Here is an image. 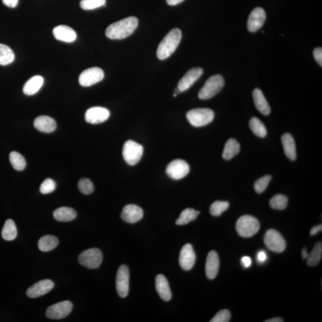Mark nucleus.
I'll return each instance as SVG.
<instances>
[{
	"label": "nucleus",
	"mask_w": 322,
	"mask_h": 322,
	"mask_svg": "<svg viewBox=\"0 0 322 322\" xmlns=\"http://www.w3.org/2000/svg\"><path fill=\"white\" fill-rule=\"evenodd\" d=\"M138 24V19L136 17H128L109 25L105 34L107 38L111 39H124L132 35Z\"/></svg>",
	"instance_id": "f257e3e1"
},
{
	"label": "nucleus",
	"mask_w": 322,
	"mask_h": 322,
	"mask_svg": "<svg viewBox=\"0 0 322 322\" xmlns=\"http://www.w3.org/2000/svg\"><path fill=\"white\" fill-rule=\"evenodd\" d=\"M182 33L179 28L170 31L159 44L156 55L159 59L165 60L172 55L180 43Z\"/></svg>",
	"instance_id": "f03ea898"
},
{
	"label": "nucleus",
	"mask_w": 322,
	"mask_h": 322,
	"mask_svg": "<svg viewBox=\"0 0 322 322\" xmlns=\"http://www.w3.org/2000/svg\"><path fill=\"white\" fill-rule=\"evenodd\" d=\"M190 124L193 127H201L209 124L215 118V112L208 108H197L190 110L186 114Z\"/></svg>",
	"instance_id": "7ed1b4c3"
},
{
	"label": "nucleus",
	"mask_w": 322,
	"mask_h": 322,
	"mask_svg": "<svg viewBox=\"0 0 322 322\" xmlns=\"http://www.w3.org/2000/svg\"><path fill=\"white\" fill-rule=\"evenodd\" d=\"M236 230L243 238H250L260 229V223L257 219L251 215L242 216L236 223Z\"/></svg>",
	"instance_id": "20e7f679"
},
{
	"label": "nucleus",
	"mask_w": 322,
	"mask_h": 322,
	"mask_svg": "<svg viewBox=\"0 0 322 322\" xmlns=\"http://www.w3.org/2000/svg\"><path fill=\"white\" fill-rule=\"evenodd\" d=\"M224 85V79L220 75L211 76L205 82L204 86L199 91L198 96L202 100L213 98L220 92Z\"/></svg>",
	"instance_id": "39448f33"
},
{
	"label": "nucleus",
	"mask_w": 322,
	"mask_h": 322,
	"mask_svg": "<svg viewBox=\"0 0 322 322\" xmlns=\"http://www.w3.org/2000/svg\"><path fill=\"white\" fill-rule=\"evenodd\" d=\"M143 154V147L137 142L128 141L124 144L122 156L125 162L131 166L138 163Z\"/></svg>",
	"instance_id": "423d86ee"
},
{
	"label": "nucleus",
	"mask_w": 322,
	"mask_h": 322,
	"mask_svg": "<svg viewBox=\"0 0 322 322\" xmlns=\"http://www.w3.org/2000/svg\"><path fill=\"white\" fill-rule=\"evenodd\" d=\"M102 260V252L96 248L84 250L78 256L79 263L90 269L99 267L101 266Z\"/></svg>",
	"instance_id": "0eeeda50"
},
{
	"label": "nucleus",
	"mask_w": 322,
	"mask_h": 322,
	"mask_svg": "<svg viewBox=\"0 0 322 322\" xmlns=\"http://www.w3.org/2000/svg\"><path fill=\"white\" fill-rule=\"evenodd\" d=\"M264 241L267 249L273 252L281 253L286 249V242L283 236L274 229L267 231L265 233Z\"/></svg>",
	"instance_id": "6e6552de"
},
{
	"label": "nucleus",
	"mask_w": 322,
	"mask_h": 322,
	"mask_svg": "<svg viewBox=\"0 0 322 322\" xmlns=\"http://www.w3.org/2000/svg\"><path fill=\"white\" fill-rule=\"evenodd\" d=\"M130 272L126 265L119 267L116 278V289L119 297H126L129 292Z\"/></svg>",
	"instance_id": "1a4fd4ad"
},
{
	"label": "nucleus",
	"mask_w": 322,
	"mask_h": 322,
	"mask_svg": "<svg viewBox=\"0 0 322 322\" xmlns=\"http://www.w3.org/2000/svg\"><path fill=\"white\" fill-rule=\"evenodd\" d=\"M73 304L70 301H64L51 305L48 308L45 315L48 318L59 320L64 319L72 311Z\"/></svg>",
	"instance_id": "9d476101"
},
{
	"label": "nucleus",
	"mask_w": 322,
	"mask_h": 322,
	"mask_svg": "<svg viewBox=\"0 0 322 322\" xmlns=\"http://www.w3.org/2000/svg\"><path fill=\"white\" fill-rule=\"evenodd\" d=\"M104 76V72L101 68H91L80 74L79 82L82 87H90L102 81Z\"/></svg>",
	"instance_id": "9b49d317"
},
{
	"label": "nucleus",
	"mask_w": 322,
	"mask_h": 322,
	"mask_svg": "<svg viewBox=\"0 0 322 322\" xmlns=\"http://www.w3.org/2000/svg\"><path fill=\"white\" fill-rule=\"evenodd\" d=\"M190 168L186 161L176 159L168 165L166 169L167 175L174 179H180L189 174Z\"/></svg>",
	"instance_id": "f8f14e48"
},
{
	"label": "nucleus",
	"mask_w": 322,
	"mask_h": 322,
	"mask_svg": "<svg viewBox=\"0 0 322 322\" xmlns=\"http://www.w3.org/2000/svg\"><path fill=\"white\" fill-rule=\"evenodd\" d=\"M110 116L109 110L102 107H93L87 110L85 115L88 123L98 124L107 120Z\"/></svg>",
	"instance_id": "ddd939ff"
},
{
	"label": "nucleus",
	"mask_w": 322,
	"mask_h": 322,
	"mask_svg": "<svg viewBox=\"0 0 322 322\" xmlns=\"http://www.w3.org/2000/svg\"><path fill=\"white\" fill-rule=\"evenodd\" d=\"M196 254L192 245L187 244L182 248L179 256V264L186 271L192 269L195 263Z\"/></svg>",
	"instance_id": "4468645a"
},
{
	"label": "nucleus",
	"mask_w": 322,
	"mask_h": 322,
	"mask_svg": "<svg viewBox=\"0 0 322 322\" xmlns=\"http://www.w3.org/2000/svg\"><path fill=\"white\" fill-rule=\"evenodd\" d=\"M54 286L55 284L49 279L42 280L30 286L27 290V295L31 298H38L49 292Z\"/></svg>",
	"instance_id": "2eb2a0df"
},
{
	"label": "nucleus",
	"mask_w": 322,
	"mask_h": 322,
	"mask_svg": "<svg viewBox=\"0 0 322 322\" xmlns=\"http://www.w3.org/2000/svg\"><path fill=\"white\" fill-rule=\"evenodd\" d=\"M266 19V14L263 8L256 7L250 13L248 21V29L255 33L263 27Z\"/></svg>",
	"instance_id": "dca6fc26"
},
{
	"label": "nucleus",
	"mask_w": 322,
	"mask_h": 322,
	"mask_svg": "<svg viewBox=\"0 0 322 322\" xmlns=\"http://www.w3.org/2000/svg\"><path fill=\"white\" fill-rule=\"evenodd\" d=\"M143 211L138 205L130 204L125 206L121 214L122 220L127 223L133 224L142 220Z\"/></svg>",
	"instance_id": "f3484780"
},
{
	"label": "nucleus",
	"mask_w": 322,
	"mask_h": 322,
	"mask_svg": "<svg viewBox=\"0 0 322 322\" xmlns=\"http://www.w3.org/2000/svg\"><path fill=\"white\" fill-rule=\"evenodd\" d=\"M203 72L204 71L201 68L190 70L179 80L178 86L179 89L181 93L189 89L200 78Z\"/></svg>",
	"instance_id": "a211bd4d"
},
{
	"label": "nucleus",
	"mask_w": 322,
	"mask_h": 322,
	"mask_svg": "<svg viewBox=\"0 0 322 322\" xmlns=\"http://www.w3.org/2000/svg\"><path fill=\"white\" fill-rule=\"evenodd\" d=\"M53 34L56 39L65 42L75 41L77 37L75 31L66 25H59L55 27Z\"/></svg>",
	"instance_id": "6ab92c4d"
},
{
	"label": "nucleus",
	"mask_w": 322,
	"mask_h": 322,
	"mask_svg": "<svg viewBox=\"0 0 322 322\" xmlns=\"http://www.w3.org/2000/svg\"><path fill=\"white\" fill-rule=\"evenodd\" d=\"M220 261L217 254L215 250H212L208 254L206 264H205V272L207 278L214 279L218 274Z\"/></svg>",
	"instance_id": "aec40b11"
},
{
	"label": "nucleus",
	"mask_w": 322,
	"mask_h": 322,
	"mask_svg": "<svg viewBox=\"0 0 322 322\" xmlns=\"http://www.w3.org/2000/svg\"><path fill=\"white\" fill-rule=\"evenodd\" d=\"M155 286L156 291L158 292L159 297L165 301H169L172 299V292L169 286V282L164 275H159L155 279Z\"/></svg>",
	"instance_id": "412c9836"
},
{
	"label": "nucleus",
	"mask_w": 322,
	"mask_h": 322,
	"mask_svg": "<svg viewBox=\"0 0 322 322\" xmlns=\"http://www.w3.org/2000/svg\"><path fill=\"white\" fill-rule=\"evenodd\" d=\"M34 125L39 132L46 133L53 132L57 126L56 121L48 116H38L34 120Z\"/></svg>",
	"instance_id": "4be33fe9"
},
{
	"label": "nucleus",
	"mask_w": 322,
	"mask_h": 322,
	"mask_svg": "<svg viewBox=\"0 0 322 322\" xmlns=\"http://www.w3.org/2000/svg\"><path fill=\"white\" fill-rule=\"evenodd\" d=\"M252 96L256 109L264 115H269L271 112V108L262 91L259 88H255L253 90Z\"/></svg>",
	"instance_id": "5701e85b"
},
{
	"label": "nucleus",
	"mask_w": 322,
	"mask_h": 322,
	"mask_svg": "<svg viewBox=\"0 0 322 322\" xmlns=\"http://www.w3.org/2000/svg\"><path fill=\"white\" fill-rule=\"evenodd\" d=\"M282 143L283 145L285 153L290 160L294 161L297 158L296 146L294 139L289 133L284 134L281 138Z\"/></svg>",
	"instance_id": "b1692460"
},
{
	"label": "nucleus",
	"mask_w": 322,
	"mask_h": 322,
	"mask_svg": "<svg viewBox=\"0 0 322 322\" xmlns=\"http://www.w3.org/2000/svg\"><path fill=\"white\" fill-rule=\"evenodd\" d=\"M43 84L44 78L41 76H34L26 82L23 88V92L27 96L35 95L41 89Z\"/></svg>",
	"instance_id": "393cba45"
},
{
	"label": "nucleus",
	"mask_w": 322,
	"mask_h": 322,
	"mask_svg": "<svg viewBox=\"0 0 322 322\" xmlns=\"http://www.w3.org/2000/svg\"><path fill=\"white\" fill-rule=\"evenodd\" d=\"M55 220L61 222L72 221L76 218V213L70 207H61L56 209L53 213Z\"/></svg>",
	"instance_id": "a878e982"
},
{
	"label": "nucleus",
	"mask_w": 322,
	"mask_h": 322,
	"mask_svg": "<svg viewBox=\"0 0 322 322\" xmlns=\"http://www.w3.org/2000/svg\"><path fill=\"white\" fill-rule=\"evenodd\" d=\"M240 151V144L234 139L228 140L223 153V158L225 160H230L232 159Z\"/></svg>",
	"instance_id": "bb28decb"
},
{
	"label": "nucleus",
	"mask_w": 322,
	"mask_h": 322,
	"mask_svg": "<svg viewBox=\"0 0 322 322\" xmlns=\"http://www.w3.org/2000/svg\"><path fill=\"white\" fill-rule=\"evenodd\" d=\"M59 244V239L53 235H45L39 239L38 246L42 252H48L55 249Z\"/></svg>",
	"instance_id": "cd10ccee"
},
{
	"label": "nucleus",
	"mask_w": 322,
	"mask_h": 322,
	"mask_svg": "<svg viewBox=\"0 0 322 322\" xmlns=\"http://www.w3.org/2000/svg\"><path fill=\"white\" fill-rule=\"evenodd\" d=\"M1 235L5 241H11L15 239L18 235V230L15 222L11 219L5 221L4 227L2 228Z\"/></svg>",
	"instance_id": "c85d7f7f"
},
{
	"label": "nucleus",
	"mask_w": 322,
	"mask_h": 322,
	"mask_svg": "<svg viewBox=\"0 0 322 322\" xmlns=\"http://www.w3.org/2000/svg\"><path fill=\"white\" fill-rule=\"evenodd\" d=\"M15 56L12 50L6 45L0 44V65H8L15 61Z\"/></svg>",
	"instance_id": "c756f323"
},
{
	"label": "nucleus",
	"mask_w": 322,
	"mask_h": 322,
	"mask_svg": "<svg viewBox=\"0 0 322 322\" xmlns=\"http://www.w3.org/2000/svg\"><path fill=\"white\" fill-rule=\"evenodd\" d=\"M200 214V212H197L192 209H187L182 212L179 215V218L177 220L176 224L179 226L182 225L187 224L189 223L190 222L194 221L198 215Z\"/></svg>",
	"instance_id": "7c9ffc66"
},
{
	"label": "nucleus",
	"mask_w": 322,
	"mask_h": 322,
	"mask_svg": "<svg viewBox=\"0 0 322 322\" xmlns=\"http://www.w3.org/2000/svg\"><path fill=\"white\" fill-rule=\"evenodd\" d=\"M322 255V245L321 242H318L313 248L310 254L307 256V264L309 266H315L321 260Z\"/></svg>",
	"instance_id": "2f4dec72"
},
{
	"label": "nucleus",
	"mask_w": 322,
	"mask_h": 322,
	"mask_svg": "<svg viewBox=\"0 0 322 322\" xmlns=\"http://www.w3.org/2000/svg\"><path fill=\"white\" fill-rule=\"evenodd\" d=\"M250 127L254 135L260 138H264L267 135V129L260 119L256 117L250 119Z\"/></svg>",
	"instance_id": "473e14b6"
},
{
	"label": "nucleus",
	"mask_w": 322,
	"mask_h": 322,
	"mask_svg": "<svg viewBox=\"0 0 322 322\" xmlns=\"http://www.w3.org/2000/svg\"><path fill=\"white\" fill-rule=\"evenodd\" d=\"M10 161L14 169L18 171H22L25 169L27 162L21 154L13 151L10 154Z\"/></svg>",
	"instance_id": "72a5a7b5"
},
{
	"label": "nucleus",
	"mask_w": 322,
	"mask_h": 322,
	"mask_svg": "<svg viewBox=\"0 0 322 322\" xmlns=\"http://www.w3.org/2000/svg\"><path fill=\"white\" fill-rule=\"evenodd\" d=\"M288 199L286 196L284 195H276L270 199V206L273 209L277 210H283L286 209Z\"/></svg>",
	"instance_id": "f704fd0d"
},
{
	"label": "nucleus",
	"mask_w": 322,
	"mask_h": 322,
	"mask_svg": "<svg viewBox=\"0 0 322 322\" xmlns=\"http://www.w3.org/2000/svg\"><path fill=\"white\" fill-rule=\"evenodd\" d=\"M229 203L227 201H217L214 202L210 207V213L213 216H219L229 209Z\"/></svg>",
	"instance_id": "c9c22d12"
},
{
	"label": "nucleus",
	"mask_w": 322,
	"mask_h": 322,
	"mask_svg": "<svg viewBox=\"0 0 322 322\" xmlns=\"http://www.w3.org/2000/svg\"><path fill=\"white\" fill-rule=\"evenodd\" d=\"M106 2V0H81L80 6L85 10H91L105 6Z\"/></svg>",
	"instance_id": "e433bc0d"
},
{
	"label": "nucleus",
	"mask_w": 322,
	"mask_h": 322,
	"mask_svg": "<svg viewBox=\"0 0 322 322\" xmlns=\"http://www.w3.org/2000/svg\"><path fill=\"white\" fill-rule=\"evenodd\" d=\"M78 187L79 191L84 195H90L94 192V186L92 181L88 179H82L79 181Z\"/></svg>",
	"instance_id": "4c0bfd02"
},
{
	"label": "nucleus",
	"mask_w": 322,
	"mask_h": 322,
	"mask_svg": "<svg viewBox=\"0 0 322 322\" xmlns=\"http://www.w3.org/2000/svg\"><path fill=\"white\" fill-rule=\"evenodd\" d=\"M271 179V176L266 175L257 179L254 183V186H253L256 192L258 193L263 192L267 189Z\"/></svg>",
	"instance_id": "58836bf2"
},
{
	"label": "nucleus",
	"mask_w": 322,
	"mask_h": 322,
	"mask_svg": "<svg viewBox=\"0 0 322 322\" xmlns=\"http://www.w3.org/2000/svg\"><path fill=\"white\" fill-rule=\"evenodd\" d=\"M56 185L55 181L52 179H47L42 182L41 184L39 190L42 194L47 195L48 193L53 192L56 189Z\"/></svg>",
	"instance_id": "ea45409f"
},
{
	"label": "nucleus",
	"mask_w": 322,
	"mask_h": 322,
	"mask_svg": "<svg viewBox=\"0 0 322 322\" xmlns=\"http://www.w3.org/2000/svg\"><path fill=\"white\" fill-rule=\"evenodd\" d=\"M231 317L230 313L229 310H222L216 313L211 322H228L230 321Z\"/></svg>",
	"instance_id": "a19ab883"
},
{
	"label": "nucleus",
	"mask_w": 322,
	"mask_h": 322,
	"mask_svg": "<svg viewBox=\"0 0 322 322\" xmlns=\"http://www.w3.org/2000/svg\"><path fill=\"white\" fill-rule=\"evenodd\" d=\"M313 55L316 61L321 65V67H322V48L321 47L315 48L313 51Z\"/></svg>",
	"instance_id": "79ce46f5"
},
{
	"label": "nucleus",
	"mask_w": 322,
	"mask_h": 322,
	"mask_svg": "<svg viewBox=\"0 0 322 322\" xmlns=\"http://www.w3.org/2000/svg\"><path fill=\"white\" fill-rule=\"evenodd\" d=\"M267 255L266 252L264 250H260L257 253L256 255V261L258 263L262 264L265 263L267 261Z\"/></svg>",
	"instance_id": "37998d69"
},
{
	"label": "nucleus",
	"mask_w": 322,
	"mask_h": 322,
	"mask_svg": "<svg viewBox=\"0 0 322 322\" xmlns=\"http://www.w3.org/2000/svg\"><path fill=\"white\" fill-rule=\"evenodd\" d=\"M2 1L6 6L15 8L18 5L19 0H2Z\"/></svg>",
	"instance_id": "c03bdc74"
},
{
	"label": "nucleus",
	"mask_w": 322,
	"mask_h": 322,
	"mask_svg": "<svg viewBox=\"0 0 322 322\" xmlns=\"http://www.w3.org/2000/svg\"><path fill=\"white\" fill-rule=\"evenodd\" d=\"M241 263L245 268H248L251 265L252 261L249 256H245L242 258Z\"/></svg>",
	"instance_id": "a18cd8bd"
},
{
	"label": "nucleus",
	"mask_w": 322,
	"mask_h": 322,
	"mask_svg": "<svg viewBox=\"0 0 322 322\" xmlns=\"http://www.w3.org/2000/svg\"><path fill=\"white\" fill-rule=\"evenodd\" d=\"M322 230V225H318V226H315L314 227H313L311 231H310V235L312 236L316 235L318 233L321 232Z\"/></svg>",
	"instance_id": "49530a36"
},
{
	"label": "nucleus",
	"mask_w": 322,
	"mask_h": 322,
	"mask_svg": "<svg viewBox=\"0 0 322 322\" xmlns=\"http://www.w3.org/2000/svg\"><path fill=\"white\" fill-rule=\"evenodd\" d=\"M168 4L175 5L181 3L184 0H166Z\"/></svg>",
	"instance_id": "de8ad7c7"
},
{
	"label": "nucleus",
	"mask_w": 322,
	"mask_h": 322,
	"mask_svg": "<svg viewBox=\"0 0 322 322\" xmlns=\"http://www.w3.org/2000/svg\"><path fill=\"white\" fill-rule=\"evenodd\" d=\"M284 322L283 319L280 318H275L273 319H269L265 321V322Z\"/></svg>",
	"instance_id": "09e8293b"
},
{
	"label": "nucleus",
	"mask_w": 322,
	"mask_h": 322,
	"mask_svg": "<svg viewBox=\"0 0 322 322\" xmlns=\"http://www.w3.org/2000/svg\"><path fill=\"white\" fill-rule=\"evenodd\" d=\"M308 255V252L307 250L306 249H304L302 250V256H303V259H306L307 258Z\"/></svg>",
	"instance_id": "8fccbe9b"
},
{
	"label": "nucleus",
	"mask_w": 322,
	"mask_h": 322,
	"mask_svg": "<svg viewBox=\"0 0 322 322\" xmlns=\"http://www.w3.org/2000/svg\"><path fill=\"white\" fill-rule=\"evenodd\" d=\"M181 91L179 89V88H176L175 89V93L176 95H178L179 94L181 93Z\"/></svg>",
	"instance_id": "3c124183"
},
{
	"label": "nucleus",
	"mask_w": 322,
	"mask_h": 322,
	"mask_svg": "<svg viewBox=\"0 0 322 322\" xmlns=\"http://www.w3.org/2000/svg\"><path fill=\"white\" fill-rule=\"evenodd\" d=\"M177 96H178V95H176V94H174V95H173L174 97H177Z\"/></svg>",
	"instance_id": "603ef678"
}]
</instances>
